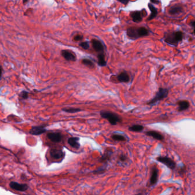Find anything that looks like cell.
Returning <instances> with one entry per match:
<instances>
[{"mask_svg": "<svg viewBox=\"0 0 195 195\" xmlns=\"http://www.w3.org/2000/svg\"><path fill=\"white\" fill-rule=\"evenodd\" d=\"M117 79L120 83H128L130 80V77L126 72H122L117 76Z\"/></svg>", "mask_w": 195, "mask_h": 195, "instance_id": "18", "label": "cell"}, {"mask_svg": "<svg viewBox=\"0 0 195 195\" xmlns=\"http://www.w3.org/2000/svg\"><path fill=\"white\" fill-rule=\"evenodd\" d=\"M191 25L192 26V28H194V29H195V21H192L191 23Z\"/></svg>", "mask_w": 195, "mask_h": 195, "instance_id": "33", "label": "cell"}, {"mask_svg": "<svg viewBox=\"0 0 195 195\" xmlns=\"http://www.w3.org/2000/svg\"><path fill=\"white\" fill-rule=\"evenodd\" d=\"M62 110L66 112V113H77L78 112H80L81 110L79 108H64L62 109Z\"/></svg>", "mask_w": 195, "mask_h": 195, "instance_id": "25", "label": "cell"}, {"mask_svg": "<svg viewBox=\"0 0 195 195\" xmlns=\"http://www.w3.org/2000/svg\"><path fill=\"white\" fill-rule=\"evenodd\" d=\"M82 63L84 65H85L90 68H94V67H95V65H94L93 62L89 59H83L82 60Z\"/></svg>", "mask_w": 195, "mask_h": 195, "instance_id": "24", "label": "cell"}, {"mask_svg": "<svg viewBox=\"0 0 195 195\" xmlns=\"http://www.w3.org/2000/svg\"><path fill=\"white\" fill-rule=\"evenodd\" d=\"M10 187L13 189H14L16 191L24 192L28 189V186L27 184H22L19 183H16L12 182L10 183Z\"/></svg>", "mask_w": 195, "mask_h": 195, "instance_id": "7", "label": "cell"}, {"mask_svg": "<svg viewBox=\"0 0 195 195\" xmlns=\"http://www.w3.org/2000/svg\"><path fill=\"white\" fill-rule=\"evenodd\" d=\"M2 74V68L1 66H0V79L1 78Z\"/></svg>", "mask_w": 195, "mask_h": 195, "instance_id": "32", "label": "cell"}, {"mask_svg": "<svg viewBox=\"0 0 195 195\" xmlns=\"http://www.w3.org/2000/svg\"><path fill=\"white\" fill-rule=\"evenodd\" d=\"M100 113L101 117L108 120V122L112 125H116L117 124L118 122H122L121 117L113 112L106 110H102Z\"/></svg>", "mask_w": 195, "mask_h": 195, "instance_id": "3", "label": "cell"}, {"mask_svg": "<svg viewBox=\"0 0 195 195\" xmlns=\"http://www.w3.org/2000/svg\"><path fill=\"white\" fill-rule=\"evenodd\" d=\"M129 131L135 132H140L143 131L144 126L141 125H134L132 126H129L128 128Z\"/></svg>", "mask_w": 195, "mask_h": 195, "instance_id": "20", "label": "cell"}, {"mask_svg": "<svg viewBox=\"0 0 195 195\" xmlns=\"http://www.w3.org/2000/svg\"><path fill=\"white\" fill-rule=\"evenodd\" d=\"M104 168H98L96 171H94V173L95 174H100V173H102L104 172Z\"/></svg>", "mask_w": 195, "mask_h": 195, "instance_id": "27", "label": "cell"}, {"mask_svg": "<svg viewBox=\"0 0 195 195\" xmlns=\"http://www.w3.org/2000/svg\"><path fill=\"white\" fill-rule=\"evenodd\" d=\"M117 1H119L120 2H121L122 4L125 5H126L128 4L129 1V0H117Z\"/></svg>", "mask_w": 195, "mask_h": 195, "instance_id": "31", "label": "cell"}, {"mask_svg": "<svg viewBox=\"0 0 195 195\" xmlns=\"http://www.w3.org/2000/svg\"><path fill=\"white\" fill-rule=\"evenodd\" d=\"M50 156L53 159L59 160L62 159L65 156V153L61 149H52L50 150Z\"/></svg>", "mask_w": 195, "mask_h": 195, "instance_id": "8", "label": "cell"}, {"mask_svg": "<svg viewBox=\"0 0 195 195\" xmlns=\"http://www.w3.org/2000/svg\"><path fill=\"white\" fill-rule=\"evenodd\" d=\"M47 136L50 140L54 143H59L62 139V136L59 132H50L48 134Z\"/></svg>", "mask_w": 195, "mask_h": 195, "instance_id": "11", "label": "cell"}, {"mask_svg": "<svg viewBox=\"0 0 195 195\" xmlns=\"http://www.w3.org/2000/svg\"><path fill=\"white\" fill-rule=\"evenodd\" d=\"M47 131L46 129L42 126H33L30 130L29 133L33 135H40L44 134Z\"/></svg>", "mask_w": 195, "mask_h": 195, "instance_id": "10", "label": "cell"}, {"mask_svg": "<svg viewBox=\"0 0 195 195\" xmlns=\"http://www.w3.org/2000/svg\"><path fill=\"white\" fill-rule=\"evenodd\" d=\"M112 138L115 141H126V138L121 134H113L111 136Z\"/></svg>", "mask_w": 195, "mask_h": 195, "instance_id": "22", "label": "cell"}, {"mask_svg": "<svg viewBox=\"0 0 195 195\" xmlns=\"http://www.w3.org/2000/svg\"><path fill=\"white\" fill-rule=\"evenodd\" d=\"M91 42L93 49L96 52H102L104 50V45L100 41L96 39H93Z\"/></svg>", "mask_w": 195, "mask_h": 195, "instance_id": "14", "label": "cell"}, {"mask_svg": "<svg viewBox=\"0 0 195 195\" xmlns=\"http://www.w3.org/2000/svg\"><path fill=\"white\" fill-rule=\"evenodd\" d=\"M79 140L80 139L78 137H70L68 140V143L73 148L79 149L80 147Z\"/></svg>", "mask_w": 195, "mask_h": 195, "instance_id": "16", "label": "cell"}, {"mask_svg": "<svg viewBox=\"0 0 195 195\" xmlns=\"http://www.w3.org/2000/svg\"><path fill=\"white\" fill-rule=\"evenodd\" d=\"M98 64L100 66H105L107 65V62L105 59V56L103 53H100L98 54Z\"/></svg>", "mask_w": 195, "mask_h": 195, "instance_id": "21", "label": "cell"}, {"mask_svg": "<svg viewBox=\"0 0 195 195\" xmlns=\"http://www.w3.org/2000/svg\"><path fill=\"white\" fill-rule=\"evenodd\" d=\"M61 55L67 61H74L76 60L74 53L71 50H63L61 51Z\"/></svg>", "mask_w": 195, "mask_h": 195, "instance_id": "6", "label": "cell"}, {"mask_svg": "<svg viewBox=\"0 0 195 195\" xmlns=\"http://www.w3.org/2000/svg\"><path fill=\"white\" fill-rule=\"evenodd\" d=\"M156 160L171 170H173L176 168V165L175 162L170 158L167 156H159L156 158Z\"/></svg>", "mask_w": 195, "mask_h": 195, "instance_id": "5", "label": "cell"}, {"mask_svg": "<svg viewBox=\"0 0 195 195\" xmlns=\"http://www.w3.org/2000/svg\"><path fill=\"white\" fill-rule=\"evenodd\" d=\"M80 46L85 50H87V49L89 48V43L88 41H84V42H82L80 44Z\"/></svg>", "mask_w": 195, "mask_h": 195, "instance_id": "26", "label": "cell"}, {"mask_svg": "<svg viewBox=\"0 0 195 195\" xmlns=\"http://www.w3.org/2000/svg\"><path fill=\"white\" fill-rule=\"evenodd\" d=\"M168 93H169V90L168 89L160 88L155 98H153L150 101H149L147 103V104L149 105H154L156 102H159L161 100H162L167 98L168 95Z\"/></svg>", "mask_w": 195, "mask_h": 195, "instance_id": "4", "label": "cell"}, {"mask_svg": "<svg viewBox=\"0 0 195 195\" xmlns=\"http://www.w3.org/2000/svg\"><path fill=\"white\" fill-rule=\"evenodd\" d=\"M179 105V111L182 112L185 110H187L189 107V102L187 100L180 101L177 102Z\"/></svg>", "mask_w": 195, "mask_h": 195, "instance_id": "19", "label": "cell"}, {"mask_svg": "<svg viewBox=\"0 0 195 195\" xmlns=\"http://www.w3.org/2000/svg\"><path fill=\"white\" fill-rule=\"evenodd\" d=\"M149 30L144 27H131L128 28L126 30L127 36L132 40H137L143 37L147 36L149 35Z\"/></svg>", "mask_w": 195, "mask_h": 195, "instance_id": "1", "label": "cell"}, {"mask_svg": "<svg viewBox=\"0 0 195 195\" xmlns=\"http://www.w3.org/2000/svg\"><path fill=\"white\" fill-rule=\"evenodd\" d=\"M20 96L22 97L23 98L26 99L28 97V92H27L26 91H23L21 92V93L20 94Z\"/></svg>", "mask_w": 195, "mask_h": 195, "instance_id": "28", "label": "cell"}, {"mask_svg": "<svg viewBox=\"0 0 195 195\" xmlns=\"http://www.w3.org/2000/svg\"><path fill=\"white\" fill-rule=\"evenodd\" d=\"M112 154V152L111 150H108L107 152H105L103 156L101 157V158L100 159L101 161H107L109 159H110L111 155Z\"/></svg>", "mask_w": 195, "mask_h": 195, "instance_id": "23", "label": "cell"}, {"mask_svg": "<svg viewBox=\"0 0 195 195\" xmlns=\"http://www.w3.org/2000/svg\"><path fill=\"white\" fill-rule=\"evenodd\" d=\"M83 38V36H81V35H76V36H75L74 37V41H81Z\"/></svg>", "mask_w": 195, "mask_h": 195, "instance_id": "29", "label": "cell"}, {"mask_svg": "<svg viewBox=\"0 0 195 195\" xmlns=\"http://www.w3.org/2000/svg\"><path fill=\"white\" fill-rule=\"evenodd\" d=\"M183 11V6L180 5H175L169 9L168 12L171 15H177Z\"/></svg>", "mask_w": 195, "mask_h": 195, "instance_id": "13", "label": "cell"}, {"mask_svg": "<svg viewBox=\"0 0 195 195\" xmlns=\"http://www.w3.org/2000/svg\"><path fill=\"white\" fill-rule=\"evenodd\" d=\"M183 39V32L180 31L167 33L164 36L165 42L172 46H177L179 43L182 41Z\"/></svg>", "mask_w": 195, "mask_h": 195, "instance_id": "2", "label": "cell"}, {"mask_svg": "<svg viewBox=\"0 0 195 195\" xmlns=\"http://www.w3.org/2000/svg\"><path fill=\"white\" fill-rule=\"evenodd\" d=\"M119 159H120V160L122 162H124V161H125L126 160V156L125 155H122L120 156Z\"/></svg>", "mask_w": 195, "mask_h": 195, "instance_id": "30", "label": "cell"}, {"mask_svg": "<svg viewBox=\"0 0 195 195\" xmlns=\"http://www.w3.org/2000/svg\"><path fill=\"white\" fill-rule=\"evenodd\" d=\"M158 175H159V170L158 169L154 167L152 168V174H151V177L150 179V184L151 185H155L156 183H158Z\"/></svg>", "mask_w": 195, "mask_h": 195, "instance_id": "9", "label": "cell"}, {"mask_svg": "<svg viewBox=\"0 0 195 195\" xmlns=\"http://www.w3.org/2000/svg\"><path fill=\"white\" fill-rule=\"evenodd\" d=\"M146 136H150L153 137V138L157 140H160V141H162V140H164V136L161 134H160L158 132L156 131H148L146 133Z\"/></svg>", "mask_w": 195, "mask_h": 195, "instance_id": "17", "label": "cell"}, {"mask_svg": "<svg viewBox=\"0 0 195 195\" xmlns=\"http://www.w3.org/2000/svg\"><path fill=\"white\" fill-rule=\"evenodd\" d=\"M131 17L133 21L136 23H140L143 20V14L140 11H134L131 13Z\"/></svg>", "mask_w": 195, "mask_h": 195, "instance_id": "12", "label": "cell"}, {"mask_svg": "<svg viewBox=\"0 0 195 195\" xmlns=\"http://www.w3.org/2000/svg\"><path fill=\"white\" fill-rule=\"evenodd\" d=\"M27 1H28V0H23V2H24V3H26Z\"/></svg>", "mask_w": 195, "mask_h": 195, "instance_id": "35", "label": "cell"}, {"mask_svg": "<svg viewBox=\"0 0 195 195\" xmlns=\"http://www.w3.org/2000/svg\"><path fill=\"white\" fill-rule=\"evenodd\" d=\"M150 1H151V2H152L155 3V4H158L159 2V1H156V0H150Z\"/></svg>", "mask_w": 195, "mask_h": 195, "instance_id": "34", "label": "cell"}, {"mask_svg": "<svg viewBox=\"0 0 195 195\" xmlns=\"http://www.w3.org/2000/svg\"><path fill=\"white\" fill-rule=\"evenodd\" d=\"M148 8L149 9V10L150 11V16L148 17L147 20L148 21H150L154 18H156V17L157 16L158 14V11L157 10V9L155 8V6L154 5H153L151 4H148Z\"/></svg>", "mask_w": 195, "mask_h": 195, "instance_id": "15", "label": "cell"}]
</instances>
